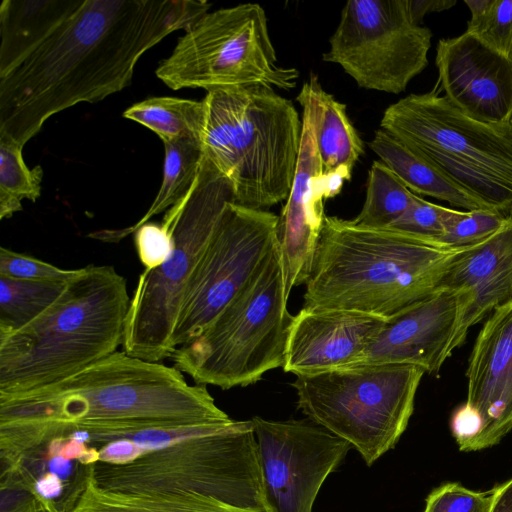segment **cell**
<instances>
[{
    "label": "cell",
    "mask_w": 512,
    "mask_h": 512,
    "mask_svg": "<svg viewBox=\"0 0 512 512\" xmlns=\"http://www.w3.org/2000/svg\"><path fill=\"white\" fill-rule=\"evenodd\" d=\"M210 7L203 0H83L0 76V135L24 146L52 115L123 90L147 50Z\"/></svg>",
    "instance_id": "6da1fadb"
},
{
    "label": "cell",
    "mask_w": 512,
    "mask_h": 512,
    "mask_svg": "<svg viewBox=\"0 0 512 512\" xmlns=\"http://www.w3.org/2000/svg\"><path fill=\"white\" fill-rule=\"evenodd\" d=\"M203 385L174 366L116 351L57 382L0 394L1 475L17 471L55 438L232 422Z\"/></svg>",
    "instance_id": "7a4b0ae2"
},
{
    "label": "cell",
    "mask_w": 512,
    "mask_h": 512,
    "mask_svg": "<svg viewBox=\"0 0 512 512\" xmlns=\"http://www.w3.org/2000/svg\"><path fill=\"white\" fill-rule=\"evenodd\" d=\"M465 248L326 215L303 308L387 320L438 292L448 266Z\"/></svg>",
    "instance_id": "3957f363"
},
{
    "label": "cell",
    "mask_w": 512,
    "mask_h": 512,
    "mask_svg": "<svg viewBox=\"0 0 512 512\" xmlns=\"http://www.w3.org/2000/svg\"><path fill=\"white\" fill-rule=\"evenodd\" d=\"M130 301L126 279L114 266L80 268L41 316L0 332V394L57 382L118 351Z\"/></svg>",
    "instance_id": "277c9868"
},
{
    "label": "cell",
    "mask_w": 512,
    "mask_h": 512,
    "mask_svg": "<svg viewBox=\"0 0 512 512\" xmlns=\"http://www.w3.org/2000/svg\"><path fill=\"white\" fill-rule=\"evenodd\" d=\"M204 156L231 183L235 203L269 208L287 199L302 137L294 104L255 84L207 91Z\"/></svg>",
    "instance_id": "5b68a950"
},
{
    "label": "cell",
    "mask_w": 512,
    "mask_h": 512,
    "mask_svg": "<svg viewBox=\"0 0 512 512\" xmlns=\"http://www.w3.org/2000/svg\"><path fill=\"white\" fill-rule=\"evenodd\" d=\"M85 468L97 486L109 491L195 493L252 512H269L251 420L215 425L126 464L97 461Z\"/></svg>",
    "instance_id": "8992f818"
},
{
    "label": "cell",
    "mask_w": 512,
    "mask_h": 512,
    "mask_svg": "<svg viewBox=\"0 0 512 512\" xmlns=\"http://www.w3.org/2000/svg\"><path fill=\"white\" fill-rule=\"evenodd\" d=\"M380 128L487 208L512 216V125L470 118L435 87L386 108Z\"/></svg>",
    "instance_id": "52a82bcc"
},
{
    "label": "cell",
    "mask_w": 512,
    "mask_h": 512,
    "mask_svg": "<svg viewBox=\"0 0 512 512\" xmlns=\"http://www.w3.org/2000/svg\"><path fill=\"white\" fill-rule=\"evenodd\" d=\"M280 244L204 331L179 346L173 366L196 385L245 387L282 367L293 316L287 309Z\"/></svg>",
    "instance_id": "ba28073f"
},
{
    "label": "cell",
    "mask_w": 512,
    "mask_h": 512,
    "mask_svg": "<svg viewBox=\"0 0 512 512\" xmlns=\"http://www.w3.org/2000/svg\"><path fill=\"white\" fill-rule=\"evenodd\" d=\"M231 200V183L204 156L188 194L163 217L172 234L170 255L159 267L143 270L131 296L122 343L128 355L150 362L172 357L183 294Z\"/></svg>",
    "instance_id": "9c48e42d"
},
{
    "label": "cell",
    "mask_w": 512,
    "mask_h": 512,
    "mask_svg": "<svg viewBox=\"0 0 512 512\" xmlns=\"http://www.w3.org/2000/svg\"><path fill=\"white\" fill-rule=\"evenodd\" d=\"M425 373L407 364H356L298 376L292 386L302 413L349 442L371 466L406 430Z\"/></svg>",
    "instance_id": "30bf717a"
},
{
    "label": "cell",
    "mask_w": 512,
    "mask_h": 512,
    "mask_svg": "<svg viewBox=\"0 0 512 512\" xmlns=\"http://www.w3.org/2000/svg\"><path fill=\"white\" fill-rule=\"evenodd\" d=\"M155 73L173 90L207 91L255 84L290 90L299 77L297 69L278 65L265 11L255 3L207 12Z\"/></svg>",
    "instance_id": "8fae6325"
},
{
    "label": "cell",
    "mask_w": 512,
    "mask_h": 512,
    "mask_svg": "<svg viewBox=\"0 0 512 512\" xmlns=\"http://www.w3.org/2000/svg\"><path fill=\"white\" fill-rule=\"evenodd\" d=\"M431 39V30L414 21L409 0H351L323 60L360 88L399 94L427 66Z\"/></svg>",
    "instance_id": "7c38bea8"
},
{
    "label": "cell",
    "mask_w": 512,
    "mask_h": 512,
    "mask_svg": "<svg viewBox=\"0 0 512 512\" xmlns=\"http://www.w3.org/2000/svg\"><path fill=\"white\" fill-rule=\"evenodd\" d=\"M276 214L229 201L183 294L172 344L196 338L280 244Z\"/></svg>",
    "instance_id": "4fadbf2b"
},
{
    "label": "cell",
    "mask_w": 512,
    "mask_h": 512,
    "mask_svg": "<svg viewBox=\"0 0 512 512\" xmlns=\"http://www.w3.org/2000/svg\"><path fill=\"white\" fill-rule=\"evenodd\" d=\"M269 512H312L326 478L350 448L309 419H251Z\"/></svg>",
    "instance_id": "5bb4252c"
},
{
    "label": "cell",
    "mask_w": 512,
    "mask_h": 512,
    "mask_svg": "<svg viewBox=\"0 0 512 512\" xmlns=\"http://www.w3.org/2000/svg\"><path fill=\"white\" fill-rule=\"evenodd\" d=\"M437 87L460 111L477 121L507 124L512 119V57L464 32L436 47Z\"/></svg>",
    "instance_id": "9a60e30c"
},
{
    "label": "cell",
    "mask_w": 512,
    "mask_h": 512,
    "mask_svg": "<svg viewBox=\"0 0 512 512\" xmlns=\"http://www.w3.org/2000/svg\"><path fill=\"white\" fill-rule=\"evenodd\" d=\"M468 299L464 291L441 289L400 311L385 321L357 364H407L437 373L456 349Z\"/></svg>",
    "instance_id": "2e32d148"
},
{
    "label": "cell",
    "mask_w": 512,
    "mask_h": 512,
    "mask_svg": "<svg viewBox=\"0 0 512 512\" xmlns=\"http://www.w3.org/2000/svg\"><path fill=\"white\" fill-rule=\"evenodd\" d=\"M303 108L302 137L293 183L279 216V240L285 294L305 284L324 224V202L329 199L317 149L314 116L307 102Z\"/></svg>",
    "instance_id": "e0dca14e"
},
{
    "label": "cell",
    "mask_w": 512,
    "mask_h": 512,
    "mask_svg": "<svg viewBox=\"0 0 512 512\" xmlns=\"http://www.w3.org/2000/svg\"><path fill=\"white\" fill-rule=\"evenodd\" d=\"M385 321L356 311L302 307L290 325L282 368L298 377L357 364Z\"/></svg>",
    "instance_id": "ac0fdd59"
},
{
    "label": "cell",
    "mask_w": 512,
    "mask_h": 512,
    "mask_svg": "<svg viewBox=\"0 0 512 512\" xmlns=\"http://www.w3.org/2000/svg\"><path fill=\"white\" fill-rule=\"evenodd\" d=\"M467 400L484 430L472 451L492 447L512 429V301L492 311L478 333L466 371Z\"/></svg>",
    "instance_id": "d6986e66"
},
{
    "label": "cell",
    "mask_w": 512,
    "mask_h": 512,
    "mask_svg": "<svg viewBox=\"0 0 512 512\" xmlns=\"http://www.w3.org/2000/svg\"><path fill=\"white\" fill-rule=\"evenodd\" d=\"M441 289L464 291L469 297L456 334L458 348L472 326L512 301V216L492 236L455 257L444 273Z\"/></svg>",
    "instance_id": "ffe728a7"
},
{
    "label": "cell",
    "mask_w": 512,
    "mask_h": 512,
    "mask_svg": "<svg viewBox=\"0 0 512 512\" xmlns=\"http://www.w3.org/2000/svg\"><path fill=\"white\" fill-rule=\"evenodd\" d=\"M313 112L317 149L329 197L336 196L349 181L354 165L364 153V143L351 123L346 105L323 90L317 75L311 74L296 97Z\"/></svg>",
    "instance_id": "44dd1931"
},
{
    "label": "cell",
    "mask_w": 512,
    "mask_h": 512,
    "mask_svg": "<svg viewBox=\"0 0 512 512\" xmlns=\"http://www.w3.org/2000/svg\"><path fill=\"white\" fill-rule=\"evenodd\" d=\"M83 0H3L0 5V76L32 53Z\"/></svg>",
    "instance_id": "7402d4cb"
},
{
    "label": "cell",
    "mask_w": 512,
    "mask_h": 512,
    "mask_svg": "<svg viewBox=\"0 0 512 512\" xmlns=\"http://www.w3.org/2000/svg\"><path fill=\"white\" fill-rule=\"evenodd\" d=\"M73 496L63 512H252L195 493L134 494L105 490L96 485L85 466L82 482Z\"/></svg>",
    "instance_id": "603a6c76"
},
{
    "label": "cell",
    "mask_w": 512,
    "mask_h": 512,
    "mask_svg": "<svg viewBox=\"0 0 512 512\" xmlns=\"http://www.w3.org/2000/svg\"><path fill=\"white\" fill-rule=\"evenodd\" d=\"M369 147L414 194L446 201L467 211L489 209L385 130L375 131Z\"/></svg>",
    "instance_id": "cb8c5ba5"
},
{
    "label": "cell",
    "mask_w": 512,
    "mask_h": 512,
    "mask_svg": "<svg viewBox=\"0 0 512 512\" xmlns=\"http://www.w3.org/2000/svg\"><path fill=\"white\" fill-rule=\"evenodd\" d=\"M163 179L160 189L146 213L131 226L120 229H101L89 233L91 239L118 243L152 217L169 210L190 191L199 174L204 158L202 143L193 139L164 142Z\"/></svg>",
    "instance_id": "d4e9b609"
},
{
    "label": "cell",
    "mask_w": 512,
    "mask_h": 512,
    "mask_svg": "<svg viewBox=\"0 0 512 512\" xmlns=\"http://www.w3.org/2000/svg\"><path fill=\"white\" fill-rule=\"evenodd\" d=\"M123 117L140 123L164 142L178 139L202 140L205 105L202 101L177 97H151L123 112ZM202 143V142H201Z\"/></svg>",
    "instance_id": "484cf974"
},
{
    "label": "cell",
    "mask_w": 512,
    "mask_h": 512,
    "mask_svg": "<svg viewBox=\"0 0 512 512\" xmlns=\"http://www.w3.org/2000/svg\"><path fill=\"white\" fill-rule=\"evenodd\" d=\"M68 283L0 276V332L19 330L41 316Z\"/></svg>",
    "instance_id": "4316f807"
},
{
    "label": "cell",
    "mask_w": 512,
    "mask_h": 512,
    "mask_svg": "<svg viewBox=\"0 0 512 512\" xmlns=\"http://www.w3.org/2000/svg\"><path fill=\"white\" fill-rule=\"evenodd\" d=\"M415 195L383 162L374 161L363 207L352 221L370 228H389L407 211Z\"/></svg>",
    "instance_id": "83f0119b"
},
{
    "label": "cell",
    "mask_w": 512,
    "mask_h": 512,
    "mask_svg": "<svg viewBox=\"0 0 512 512\" xmlns=\"http://www.w3.org/2000/svg\"><path fill=\"white\" fill-rule=\"evenodd\" d=\"M23 147L8 136L0 135V219L22 211V200L35 202L41 195L43 169L29 168L23 159Z\"/></svg>",
    "instance_id": "f1b7e54d"
},
{
    "label": "cell",
    "mask_w": 512,
    "mask_h": 512,
    "mask_svg": "<svg viewBox=\"0 0 512 512\" xmlns=\"http://www.w3.org/2000/svg\"><path fill=\"white\" fill-rule=\"evenodd\" d=\"M507 218L491 209L455 210L446 223L439 242L451 247H468L478 244L497 232Z\"/></svg>",
    "instance_id": "f546056e"
},
{
    "label": "cell",
    "mask_w": 512,
    "mask_h": 512,
    "mask_svg": "<svg viewBox=\"0 0 512 512\" xmlns=\"http://www.w3.org/2000/svg\"><path fill=\"white\" fill-rule=\"evenodd\" d=\"M466 32L512 57V0H489L484 10L467 22Z\"/></svg>",
    "instance_id": "4dcf8cb0"
},
{
    "label": "cell",
    "mask_w": 512,
    "mask_h": 512,
    "mask_svg": "<svg viewBox=\"0 0 512 512\" xmlns=\"http://www.w3.org/2000/svg\"><path fill=\"white\" fill-rule=\"evenodd\" d=\"M79 272L80 268H60L33 256L0 247V276L68 283Z\"/></svg>",
    "instance_id": "1f68e13d"
},
{
    "label": "cell",
    "mask_w": 512,
    "mask_h": 512,
    "mask_svg": "<svg viewBox=\"0 0 512 512\" xmlns=\"http://www.w3.org/2000/svg\"><path fill=\"white\" fill-rule=\"evenodd\" d=\"M455 210L415 195L407 211L389 228L439 241Z\"/></svg>",
    "instance_id": "d6a6232c"
},
{
    "label": "cell",
    "mask_w": 512,
    "mask_h": 512,
    "mask_svg": "<svg viewBox=\"0 0 512 512\" xmlns=\"http://www.w3.org/2000/svg\"><path fill=\"white\" fill-rule=\"evenodd\" d=\"M494 489L477 492L460 483H445L426 498L424 512H491Z\"/></svg>",
    "instance_id": "836d02e7"
},
{
    "label": "cell",
    "mask_w": 512,
    "mask_h": 512,
    "mask_svg": "<svg viewBox=\"0 0 512 512\" xmlns=\"http://www.w3.org/2000/svg\"><path fill=\"white\" fill-rule=\"evenodd\" d=\"M132 234L137 255L145 271L159 267L172 251L170 225L164 220L161 223L146 222L137 227Z\"/></svg>",
    "instance_id": "e575fe53"
},
{
    "label": "cell",
    "mask_w": 512,
    "mask_h": 512,
    "mask_svg": "<svg viewBox=\"0 0 512 512\" xmlns=\"http://www.w3.org/2000/svg\"><path fill=\"white\" fill-rule=\"evenodd\" d=\"M450 429L459 449L465 452L472 451L484 430V420L477 408L465 402L453 411Z\"/></svg>",
    "instance_id": "d590c367"
},
{
    "label": "cell",
    "mask_w": 512,
    "mask_h": 512,
    "mask_svg": "<svg viewBox=\"0 0 512 512\" xmlns=\"http://www.w3.org/2000/svg\"><path fill=\"white\" fill-rule=\"evenodd\" d=\"M98 451V461L114 465L132 462L146 452L133 440L128 438H120L107 442L101 445Z\"/></svg>",
    "instance_id": "8d00e7d4"
},
{
    "label": "cell",
    "mask_w": 512,
    "mask_h": 512,
    "mask_svg": "<svg viewBox=\"0 0 512 512\" xmlns=\"http://www.w3.org/2000/svg\"><path fill=\"white\" fill-rule=\"evenodd\" d=\"M64 482L52 472H42L34 480V491L45 502L55 505L53 499L60 496Z\"/></svg>",
    "instance_id": "74e56055"
},
{
    "label": "cell",
    "mask_w": 512,
    "mask_h": 512,
    "mask_svg": "<svg viewBox=\"0 0 512 512\" xmlns=\"http://www.w3.org/2000/svg\"><path fill=\"white\" fill-rule=\"evenodd\" d=\"M410 11L414 21L418 24L427 13L448 10L457 1L455 0H409Z\"/></svg>",
    "instance_id": "f35d334b"
},
{
    "label": "cell",
    "mask_w": 512,
    "mask_h": 512,
    "mask_svg": "<svg viewBox=\"0 0 512 512\" xmlns=\"http://www.w3.org/2000/svg\"><path fill=\"white\" fill-rule=\"evenodd\" d=\"M491 512H512V478L496 485Z\"/></svg>",
    "instance_id": "ab89813d"
},
{
    "label": "cell",
    "mask_w": 512,
    "mask_h": 512,
    "mask_svg": "<svg viewBox=\"0 0 512 512\" xmlns=\"http://www.w3.org/2000/svg\"><path fill=\"white\" fill-rule=\"evenodd\" d=\"M48 512H59V510H58V509H55V510L48 511Z\"/></svg>",
    "instance_id": "60d3db41"
},
{
    "label": "cell",
    "mask_w": 512,
    "mask_h": 512,
    "mask_svg": "<svg viewBox=\"0 0 512 512\" xmlns=\"http://www.w3.org/2000/svg\"><path fill=\"white\" fill-rule=\"evenodd\" d=\"M510 124L512 125V119H511V122H510Z\"/></svg>",
    "instance_id": "b9f144b4"
}]
</instances>
